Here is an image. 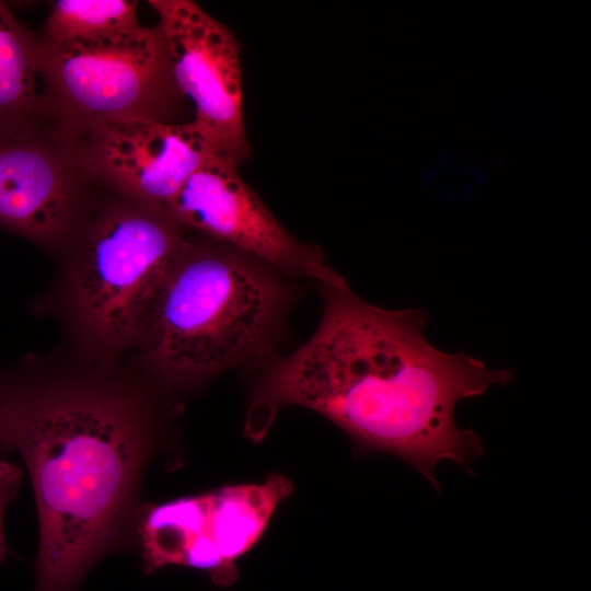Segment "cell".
<instances>
[{"label": "cell", "mask_w": 591, "mask_h": 591, "mask_svg": "<svg viewBox=\"0 0 591 591\" xmlns=\"http://www.w3.org/2000/svg\"><path fill=\"white\" fill-rule=\"evenodd\" d=\"M40 42L0 2V128L48 116Z\"/></svg>", "instance_id": "8fae6325"}, {"label": "cell", "mask_w": 591, "mask_h": 591, "mask_svg": "<svg viewBox=\"0 0 591 591\" xmlns=\"http://www.w3.org/2000/svg\"><path fill=\"white\" fill-rule=\"evenodd\" d=\"M81 164L65 128L45 135L39 125L0 128V229L47 242L69 228Z\"/></svg>", "instance_id": "30bf717a"}, {"label": "cell", "mask_w": 591, "mask_h": 591, "mask_svg": "<svg viewBox=\"0 0 591 591\" xmlns=\"http://www.w3.org/2000/svg\"><path fill=\"white\" fill-rule=\"evenodd\" d=\"M157 444L139 397L91 384L0 373V449L18 452L34 489V591H78L135 530L139 484Z\"/></svg>", "instance_id": "7a4b0ae2"}, {"label": "cell", "mask_w": 591, "mask_h": 591, "mask_svg": "<svg viewBox=\"0 0 591 591\" xmlns=\"http://www.w3.org/2000/svg\"><path fill=\"white\" fill-rule=\"evenodd\" d=\"M292 491L283 475L139 508L135 531L142 569L150 575L176 565L202 570L218 587L237 579V560L260 540Z\"/></svg>", "instance_id": "8992f818"}, {"label": "cell", "mask_w": 591, "mask_h": 591, "mask_svg": "<svg viewBox=\"0 0 591 591\" xmlns=\"http://www.w3.org/2000/svg\"><path fill=\"white\" fill-rule=\"evenodd\" d=\"M139 25L135 1L58 0L51 5L42 40L63 43L88 39Z\"/></svg>", "instance_id": "7c38bea8"}, {"label": "cell", "mask_w": 591, "mask_h": 591, "mask_svg": "<svg viewBox=\"0 0 591 591\" xmlns=\"http://www.w3.org/2000/svg\"><path fill=\"white\" fill-rule=\"evenodd\" d=\"M178 91L213 154L237 165L250 154L243 118L240 46L233 33L192 0H150Z\"/></svg>", "instance_id": "52a82bcc"}, {"label": "cell", "mask_w": 591, "mask_h": 591, "mask_svg": "<svg viewBox=\"0 0 591 591\" xmlns=\"http://www.w3.org/2000/svg\"><path fill=\"white\" fill-rule=\"evenodd\" d=\"M22 478L19 466L0 459V564L7 555V543L3 531L4 512L15 497Z\"/></svg>", "instance_id": "4fadbf2b"}, {"label": "cell", "mask_w": 591, "mask_h": 591, "mask_svg": "<svg viewBox=\"0 0 591 591\" xmlns=\"http://www.w3.org/2000/svg\"><path fill=\"white\" fill-rule=\"evenodd\" d=\"M74 134L88 136L81 144L74 139L86 172L131 201L162 210L213 154L193 121L130 118Z\"/></svg>", "instance_id": "9c48e42d"}, {"label": "cell", "mask_w": 591, "mask_h": 591, "mask_svg": "<svg viewBox=\"0 0 591 591\" xmlns=\"http://www.w3.org/2000/svg\"><path fill=\"white\" fill-rule=\"evenodd\" d=\"M324 309L312 337L258 382L245 434L260 441L278 409L297 405L340 428L356 452L396 456L440 490L436 467L451 461L467 473L484 453L478 433L456 424L460 402L513 381L463 351L425 336L427 314L374 306L347 286H323Z\"/></svg>", "instance_id": "6da1fadb"}, {"label": "cell", "mask_w": 591, "mask_h": 591, "mask_svg": "<svg viewBox=\"0 0 591 591\" xmlns=\"http://www.w3.org/2000/svg\"><path fill=\"white\" fill-rule=\"evenodd\" d=\"M269 268L228 245L187 242L144 331L155 371L185 384L259 356L269 346L286 299Z\"/></svg>", "instance_id": "3957f363"}, {"label": "cell", "mask_w": 591, "mask_h": 591, "mask_svg": "<svg viewBox=\"0 0 591 591\" xmlns=\"http://www.w3.org/2000/svg\"><path fill=\"white\" fill-rule=\"evenodd\" d=\"M229 158L210 154L164 211L181 227L200 231L270 268L341 286L318 248L296 240L274 217Z\"/></svg>", "instance_id": "ba28073f"}, {"label": "cell", "mask_w": 591, "mask_h": 591, "mask_svg": "<svg viewBox=\"0 0 591 591\" xmlns=\"http://www.w3.org/2000/svg\"><path fill=\"white\" fill-rule=\"evenodd\" d=\"M186 243L182 227L160 208L132 201L106 210L78 257L74 301L85 328L111 345L142 334Z\"/></svg>", "instance_id": "277c9868"}, {"label": "cell", "mask_w": 591, "mask_h": 591, "mask_svg": "<svg viewBox=\"0 0 591 591\" xmlns=\"http://www.w3.org/2000/svg\"><path fill=\"white\" fill-rule=\"evenodd\" d=\"M39 42L47 112L70 132L130 118L159 120L162 106L179 92L158 25Z\"/></svg>", "instance_id": "5b68a950"}]
</instances>
